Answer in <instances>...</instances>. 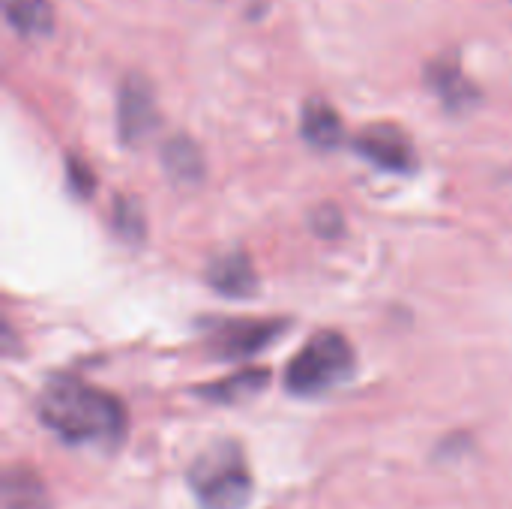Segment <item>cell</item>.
<instances>
[{
  "instance_id": "6da1fadb",
  "label": "cell",
  "mask_w": 512,
  "mask_h": 509,
  "mask_svg": "<svg viewBox=\"0 0 512 509\" xmlns=\"http://www.w3.org/2000/svg\"><path fill=\"white\" fill-rule=\"evenodd\" d=\"M39 420L63 444L114 450L126 438V408L111 393L78 378H54L36 402Z\"/></svg>"
},
{
  "instance_id": "7a4b0ae2",
  "label": "cell",
  "mask_w": 512,
  "mask_h": 509,
  "mask_svg": "<svg viewBox=\"0 0 512 509\" xmlns=\"http://www.w3.org/2000/svg\"><path fill=\"white\" fill-rule=\"evenodd\" d=\"M189 489L201 509H246L252 501V474L243 447L219 441L189 465Z\"/></svg>"
},
{
  "instance_id": "3957f363",
  "label": "cell",
  "mask_w": 512,
  "mask_h": 509,
  "mask_svg": "<svg viewBox=\"0 0 512 509\" xmlns=\"http://www.w3.org/2000/svg\"><path fill=\"white\" fill-rule=\"evenodd\" d=\"M354 372V351L342 333L324 330L309 339L300 354L288 363L285 387L294 396H321L339 387Z\"/></svg>"
},
{
  "instance_id": "277c9868",
  "label": "cell",
  "mask_w": 512,
  "mask_h": 509,
  "mask_svg": "<svg viewBox=\"0 0 512 509\" xmlns=\"http://www.w3.org/2000/svg\"><path fill=\"white\" fill-rule=\"evenodd\" d=\"M159 123V108H156V93L153 84L132 72L123 78L120 93H117V129L126 144H141L153 135Z\"/></svg>"
},
{
  "instance_id": "5b68a950",
  "label": "cell",
  "mask_w": 512,
  "mask_h": 509,
  "mask_svg": "<svg viewBox=\"0 0 512 509\" xmlns=\"http://www.w3.org/2000/svg\"><path fill=\"white\" fill-rule=\"evenodd\" d=\"M357 150L384 171H411L417 156L411 138L393 123H372L360 132Z\"/></svg>"
},
{
  "instance_id": "8992f818",
  "label": "cell",
  "mask_w": 512,
  "mask_h": 509,
  "mask_svg": "<svg viewBox=\"0 0 512 509\" xmlns=\"http://www.w3.org/2000/svg\"><path fill=\"white\" fill-rule=\"evenodd\" d=\"M282 330H285V321H231L213 333V348L219 351V357H228V360L252 357L255 351L270 345Z\"/></svg>"
},
{
  "instance_id": "52a82bcc",
  "label": "cell",
  "mask_w": 512,
  "mask_h": 509,
  "mask_svg": "<svg viewBox=\"0 0 512 509\" xmlns=\"http://www.w3.org/2000/svg\"><path fill=\"white\" fill-rule=\"evenodd\" d=\"M207 282L225 297H246L255 291V270L246 252H228L216 258L207 270Z\"/></svg>"
},
{
  "instance_id": "ba28073f",
  "label": "cell",
  "mask_w": 512,
  "mask_h": 509,
  "mask_svg": "<svg viewBox=\"0 0 512 509\" xmlns=\"http://www.w3.org/2000/svg\"><path fill=\"white\" fill-rule=\"evenodd\" d=\"M162 165H165L168 177L183 186H195L204 177V156H201L198 144L186 135H174L171 141H165Z\"/></svg>"
},
{
  "instance_id": "9c48e42d",
  "label": "cell",
  "mask_w": 512,
  "mask_h": 509,
  "mask_svg": "<svg viewBox=\"0 0 512 509\" xmlns=\"http://www.w3.org/2000/svg\"><path fill=\"white\" fill-rule=\"evenodd\" d=\"M270 375L267 369H246L240 375H231L219 384H210V387H201L198 393L207 399V402H219V405H237V402H246L252 396H258L264 387H267Z\"/></svg>"
},
{
  "instance_id": "30bf717a",
  "label": "cell",
  "mask_w": 512,
  "mask_h": 509,
  "mask_svg": "<svg viewBox=\"0 0 512 509\" xmlns=\"http://www.w3.org/2000/svg\"><path fill=\"white\" fill-rule=\"evenodd\" d=\"M3 509H48V495L30 468H9L3 477Z\"/></svg>"
},
{
  "instance_id": "8fae6325",
  "label": "cell",
  "mask_w": 512,
  "mask_h": 509,
  "mask_svg": "<svg viewBox=\"0 0 512 509\" xmlns=\"http://www.w3.org/2000/svg\"><path fill=\"white\" fill-rule=\"evenodd\" d=\"M303 135L321 150H333L342 141V120L327 102H309L303 111Z\"/></svg>"
},
{
  "instance_id": "7c38bea8",
  "label": "cell",
  "mask_w": 512,
  "mask_h": 509,
  "mask_svg": "<svg viewBox=\"0 0 512 509\" xmlns=\"http://www.w3.org/2000/svg\"><path fill=\"white\" fill-rule=\"evenodd\" d=\"M429 84L438 90V96L450 105V108H465V105H471L474 102V96H477V90H474V84L465 78V72L456 66V63H435L432 69H429Z\"/></svg>"
},
{
  "instance_id": "4fadbf2b",
  "label": "cell",
  "mask_w": 512,
  "mask_h": 509,
  "mask_svg": "<svg viewBox=\"0 0 512 509\" xmlns=\"http://www.w3.org/2000/svg\"><path fill=\"white\" fill-rule=\"evenodd\" d=\"M3 9H6V21L21 36H42L54 24L48 0H3Z\"/></svg>"
},
{
  "instance_id": "5bb4252c",
  "label": "cell",
  "mask_w": 512,
  "mask_h": 509,
  "mask_svg": "<svg viewBox=\"0 0 512 509\" xmlns=\"http://www.w3.org/2000/svg\"><path fill=\"white\" fill-rule=\"evenodd\" d=\"M114 225L120 231L123 240L135 243L144 237V216H141V207L132 201V198H117L114 201Z\"/></svg>"
},
{
  "instance_id": "9a60e30c",
  "label": "cell",
  "mask_w": 512,
  "mask_h": 509,
  "mask_svg": "<svg viewBox=\"0 0 512 509\" xmlns=\"http://www.w3.org/2000/svg\"><path fill=\"white\" fill-rule=\"evenodd\" d=\"M315 228L324 234V237H333V234H339L342 231V213L336 210V207H321L318 213H315Z\"/></svg>"
},
{
  "instance_id": "2e32d148",
  "label": "cell",
  "mask_w": 512,
  "mask_h": 509,
  "mask_svg": "<svg viewBox=\"0 0 512 509\" xmlns=\"http://www.w3.org/2000/svg\"><path fill=\"white\" fill-rule=\"evenodd\" d=\"M72 165H75V174L69 171V180H72L81 192H87V189L93 186V180L87 177V168H84V165H78V162H72Z\"/></svg>"
}]
</instances>
